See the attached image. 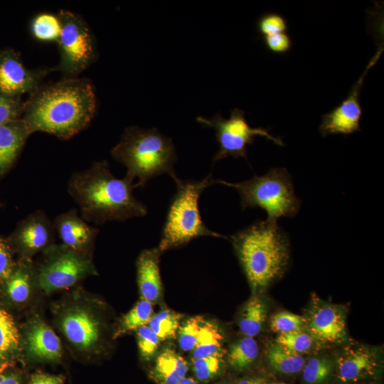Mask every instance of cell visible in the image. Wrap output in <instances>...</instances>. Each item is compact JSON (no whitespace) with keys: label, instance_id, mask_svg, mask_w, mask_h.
<instances>
[{"label":"cell","instance_id":"cell-1","mask_svg":"<svg viewBox=\"0 0 384 384\" xmlns=\"http://www.w3.org/2000/svg\"><path fill=\"white\" fill-rule=\"evenodd\" d=\"M21 119L30 132L68 139L85 129L96 111V95L86 78H65L41 85L24 102Z\"/></svg>","mask_w":384,"mask_h":384},{"label":"cell","instance_id":"cell-2","mask_svg":"<svg viewBox=\"0 0 384 384\" xmlns=\"http://www.w3.org/2000/svg\"><path fill=\"white\" fill-rule=\"evenodd\" d=\"M135 188L127 177H114L106 160L74 172L68 183V191L78 205L80 216L96 225L146 215V206L133 194Z\"/></svg>","mask_w":384,"mask_h":384},{"label":"cell","instance_id":"cell-3","mask_svg":"<svg viewBox=\"0 0 384 384\" xmlns=\"http://www.w3.org/2000/svg\"><path fill=\"white\" fill-rule=\"evenodd\" d=\"M230 238L253 292L263 291L284 272L289 240L277 223L258 220Z\"/></svg>","mask_w":384,"mask_h":384},{"label":"cell","instance_id":"cell-4","mask_svg":"<svg viewBox=\"0 0 384 384\" xmlns=\"http://www.w3.org/2000/svg\"><path fill=\"white\" fill-rule=\"evenodd\" d=\"M111 154L127 168L126 177L137 179L136 187H143L151 178L164 174L172 178L176 176L174 144L155 128L127 127Z\"/></svg>","mask_w":384,"mask_h":384},{"label":"cell","instance_id":"cell-5","mask_svg":"<svg viewBox=\"0 0 384 384\" xmlns=\"http://www.w3.org/2000/svg\"><path fill=\"white\" fill-rule=\"evenodd\" d=\"M176 192L171 201L161 238L158 247L159 251L186 245L203 236L222 237L209 229L202 220L198 208V200L203 191L215 183L209 174L201 181H182L177 176L173 178Z\"/></svg>","mask_w":384,"mask_h":384},{"label":"cell","instance_id":"cell-6","mask_svg":"<svg viewBox=\"0 0 384 384\" xmlns=\"http://www.w3.org/2000/svg\"><path fill=\"white\" fill-rule=\"evenodd\" d=\"M215 183L237 190L243 210L260 208L267 213V220L277 223L282 217L295 216L300 200L295 195L291 176L284 168L271 169L262 176H254L239 183L215 179Z\"/></svg>","mask_w":384,"mask_h":384},{"label":"cell","instance_id":"cell-7","mask_svg":"<svg viewBox=\"0 0 384 384\" xmlns=\"http://www.w3.org/2000/svg\"><path fill=\"white\" fill-rule=\"evenodd\" d=\"M61 24L57 40L60 60L54 70L68 78L84 71L96 59L94 36L86 21L78 14L60 10L57 14Z\"/></svg>","mask_w":384,"mask_h":384},{"label":"cell","instance_id":"cell-8","mask_svg":"<svg viewBox=\"0 0 384 384\" xmlns=\"http://www.w3.org/2000/svg\"><path fill=\"white\" fill-rule=\"evenodd\" d=\"M197 121L215 131L219 149L213 158V161L232 156L247 158V146L252 144L257 136L265 137L278 146H284L282 139L272 136L268 129L262 127H252L247 123L242 110L235 108L228 119L220 114L212 119L198 117Z\"/></svg>","mask_w":384,"mask_h":384},{"label":"cell","instance_id":"cell-9","mask_svg":"<svg viewBox=\"0 0 384 384\" xmlns=\"http://www.w3.org/2000/svg\"><path fill=\"white\" fill-rule=\"evenodd\" d=\"M44 251L46 257L37 271V279L39 286L48 294L70 287L96 272L90 257L63 244L52 245Z\"/></svg>","mask_w":384,"mask_h":384},{"label":"cell","instance_id":"cell-10","mask_svg":"<svg viewBox=\"0 0 384 384\" xmlns=\"http://www.w3.org/2000/svg\"><path fill=\"white\" fill-rule=\"evenodd\" d=\"M383 48H380L370 59L363 74L351 87L347 97L337 107L322 115L319 132L322 137L330 134H351L361 130L362 108L360 95L368 71L378 60Z\"/></svg>","mask_w":384,"mask_h":384},{"label":"cell","instance_id":"cell-11","mask_svg":"<svg viewBox=\"0 0 384 384\" xmlns=\"http://www.w3.org/2000/svg\"><path fill=\"white\" fill-rule=\"evenodd\" d=\"M55 230L53 222L43 210H36L17 224L7 240L13 250L29 257L53 245Z\"/></svg>","mask_w":384,"mask_h":384},{"label":"cell","instance_id":"cell-12","mask_svg":"<svg viewBox=\"0 0 384 384\" xmlns=\"http://www.w3.org/2000/svg\"><path fill=\"white\" fill-rule=\"evenodd\" d=\"M50 68H27L21 55L11 48L0 50V93L18 96L31 93L41 85Z\"/></svg>","mask_w":384,"mask_h":384},{"label":"cell","instance_id":"cell-13","mask_svg":"<svg viewBox=\"0 0 384 384\" xmlns=\"http://www.w3.org/2000/svg\"><path fill=\"white\" fill-rule=\"evenodd\" d=\"M60 327L67 339L82 351H93L100 342V323L86 308L68 309L61 316Z\"/></svg>","mask_w":384,"mask_h":384},{"label":"cell","instance_id":"cell-14","mask_svg":"<svg viewBox=\"0 0 384 384\" xmlns=\"http://www.w3.org/2000/svg\"><path fill=\"white\" fill-rule=\"evenodd\" d=\"M63 245L80 254L90 257L100 230L90 225L75 208L57 215L53 222Z\"/></svg>","mask_w":384,"mask_h":384},{"label":"cell","instance_id":"cell-15","mask_svg":"<svg viewBox=\"0 0 384 384\" xmlns=\"http://www.w3.org/2000/svg\"><path fill=\"white\" fill-rule=\"evenodd\" d=\"M346 316L336 306L322 304L312 309L307 321L310 335L323 343H338L346 336Z\"/></svg>","mask_w":384,"mask_h":384},{"label":"cell","instance_id":"cell-16","mask_svg":"<svg viewBox=\"0 0 384 384\" xmlns=\"http://www.w3.org/2000/svg\"><path fill=\"white\" fill-rule=\"evenodd\" d=\"M336 368L341 382H356L375 374L378 356L375 351L364 346H348L338 357Z\"/></svg>","mask_w":384,"mask_h":384},{"label":"cell","instance_id":"cell-17","mask_svg":"<svg viewBox=\"0 0 384 384\" xmlns=\"http://www.w3.org/2000/svg\"><path fill=\"white\" fill-rule=\"evenodd\" d=\"M26 346L31 358L41 361L58 362L62 357L60 341L44 321L35 320L26 334Z\"/></svg>","mask_w":384,"mask_h":384},{"label":"cell","instance_id":"cell-18","mask_svg":"<svg viewBox=\"0 0 384 384\" xmlns=\"http://www.w3.org/2000/svg\"><path fill=\"white\" fill-rule=\"evenodd\" d=\"M160 252L158 248L144 250L137 261V283L142 299L152 304L159 299L162 290Z\"/></svg>","mask_w":384,"mask_h":384},{"label":"cell","instance_id":"cell-19","mask_svg":"<svg viewBox=\"0 0 384 384\" xmlns=\"http://www.w3.org/2000/svg\"><path fill=\"white\" fill-rule=\"evenodd\" d=\"M30 135L21 119L0 127V179L12 169Z\"/></svg>","mask_w":384,"mask_h":384},{"label":"cell","instance_id":"cell-20","mask_svg":"<svg viewBox=\"0 0 384 384\" xmlns=\"http://www.w3.org/2000/svg\"><path fill=\"white\" fill-rule=\"evenodd\" d=\"M188 370V363L183 356L166 348L158 355L149 375L159 384H177L186 377Z\"/></svg>","mask_w":384,"mask_h":384},{"label":"cell","instance_id":"cell-21","mask_svg":"<svg viewBox=\"0 0 384 384\" xmlns=\"http://www.w3.org/2000/svg\"><path fill=\"white\" fill-rule=\"evenodd\" d=\"M37 273L29 259L21 258L15 262L11 273L2 283L9 298L15 303H23L29 297Z\"/></svg>","mask_w":384,"mask_h":384},{"label":"cell","instance_id":"cell-22","mask_svg":"<svg viewBox=\"0 0 384 384\" xmlns=\"http://www.w3.org/2000/svg\"><path fill=\"white\" fill-rule=\"evenodd\" d=\"M267 316V306L258 296L252 297L245 305L239 320L240 331L254 338L261 331Z\"/></svg>","mask_w":384,"mask_h":384},{"label":"cell","instance_id":"cell-23","mask_svg":"<svg viewBox=\"0 0 384 384\" xmlns=\"http://www.w3.org/2000/svg\"><path fill=\"white\" fill-rule=\"evenodd\" d=\"M266 356L272 369L286 375L302 371L306 362L302 355L293 353L276 342L269 346Z\"/></svg>","mask_w":384,"mask_h":384},{"label":"cell","instance_id":"cell-24","mask_svg":"<svg viewBox=\"0 0 384 384\" xmlns=\"http://www.w3.org/2000/svg\"><path fill=\"white\" fill-rule=\"evenodd\" d=\"M223 336L218 326L209 321H203L198 341L193 352V358L212 355H223Z\"/></svg>","mask_w":384,"mask_h":384},{"label":"cell","instance_id":"cell-25","mask_svg":"<svg viewBox=\"0 0 384 384\" xmlns=\"http://www.w3.org/2000/svg\"><path fill=\"white\" fill-rule=\"evenodd\" d=\"M258 353V345L254 338L244 336L230 346L228 363L236 370H243L254 363Z\"/></svg>","mask_w":384,"mask_h":384},{"label":"cell","instance_id":"cell-26","mask_svg":"<svg viewBox=\"0 0 384 384\" xmlns=\"http://www.w3.org/2000/svg\"><path fill=\"white\" fill-rule=\"evenodd\" d=\"M19 343V334L13 317L0 306V361L13 355Z\"/></svg>","mask_w":384,"mask_h":384},{"label":"cell","instance_id":"cell-27","mask_svg":"<svg viewBox=\"0 0 384 384\" xmlns=\"http://www.w3.org/2000/svg\"><path fill=\"white\" fill-rule=\"evenodd\" d=\"M153 313V304L142 299L122 317L114 338L147 325Z\"/></svg>","mask_w":384,"mask_h":384},{"label":"cell","instance_id":"cell-28","mask_svg":"<svg viewBox=\"0 0 384 384\" xmlns=\"http://www.w3.org/2000/svg\"><path fill=\"white\" fill-rule=\"evenodd\" d=\"M61 30V24L58 15L50 13L38 14L30 23L32 36L41 42L57 41Z\"/></svg>","mask_w":384,"mask_h":384},{"label":"cell","instance_id":"cell-29","mask_svg":"<svg viewBox=\"0 0 384 384\" xmlns=\"http://www.w3.org/2000/svg\"><path fill=\"white\" fill-rule=\"evenodd\" d=\"M182 315L169 309H163L154 314L148 326L161 341L174 338L180 327Z\"/></svg>","mask_w":384,"mask_h":384},{"label":"cell","instance_id":"cell-30","mask_svg":"<svg viewBox=\"0 0 384 384\" xmlns=\"http://www.w3.org/2000/svg\"><path fill=\"white\" fill-rule=\"evenodd\" d=\"M333 363L324 356L313 357L305 362L302 378L306 384H324L333 373Z\"/></svg>","mask_w":384,"mask_h":384},{"label":"cell","instance_id":"cell-31","mask_svg":"<svg viewBox=\"0 0 384 384\" xmlns=\"http://www.w3.org/2000/svg\"><path fill=\"white\" fill-rule=\"evenodd\" d=\"M314 341L309 334L300 330L289 334H279L275 342L293 353L302 355L312 348Z\"/></svg>","mask_w":384,"mask_h":384},{"label":"cell","instance_id":"cell-32","mask_svg":"<svg viewBox=\"0 0 384 384\" xmlns=\"http://www.w3.org/2000/svg\"><path fill=\"white\" fill-rule=\"evenodd\" d=\"M204 319L201 316L188 319L178 329V344L183 351H193L196 345L201 324Z\"/></svg>","mask_w":384,"mask_h":384},{"label":"cell","instance_id":"cell-33","mask_svg":"<svg viewBox=\"0 0 384 384\" xmlns=\"http://www.w3.org/2000/svg\"><path fill=\"white\" fill-rule=\"evenodd\" d=\"M222 354L192 358L193 370L196 377L203 381L216 376L222 367Z\"/></svg>","mask_w":384,"mask_h":384},{"label":"cell","instance_id":"cell-34","mask_svg":"<svg viewBox=\"0 0 384 384\" xmlns=\"http://www.w3.org/2000/svg\"><path fill=\"white\" fill-rule=\"evenodd\" d=\"M23 105L21 97L0 93V127L21 119Z\"/></svg>","mask_w":384,"mask_h":384},{"label":"cell","instance_id":"cell-35","mask_svg":"<svg viewBox=\"0 0 384 384\" xmlns=\"http://www.w3.org/2000/svg\"><path fill=\"white\" fill-rule=\"evenodd\" d=\"M304 323V319L299 315L288 311H280L272 316L270 327L279 334H285L300 331Z\"/></svg>","mask_w":384,"mask_h":384},{"label":"cell","instance_id":"cell-36","mask_svg":"<svg viewBox=\"0 0 384 384\" xmlns=\"http://www.w3.org/2000/svg\"><path fill=\"white\" fill-rule=\"evenodd\" d=\"M139 353L145 361H150L156 355L160 345V339L148 325L136 330Z\"/></svg>","mask_w":384,"mask_h":384},{"label":"cell","instance_id":"cell-37","mask_svg":"<svg viewBox=\"0 0 384 384\" xmlns=\"http://www.w3.org/2000/svg\"><path fill=\"white\" fill-rule=\"evenodd\" d=\"M257 31L262 36L285 33L288 28L286 19L277 13H266L257 21Z\"/></svg>","mask_w":384,"mask_h":384},{"label":"cell","instance_id":"cell-38","mask_svg":"<svg viewBox=\"0 0 384 384\" xmlns=\"http://www.w3.org/2000/svg\"><path fill=\"white\" fill-rule=\"evenodd\" d=\"M263 39L267 49L274 54H285L292 46V38L286 32L265 36Z\"/></svg>","mask_w":384,"mask_h":384},{"label":"cell","instance_id":"cell-39","mask_svg":"<svg viewBox=\"0 0 384 384\" xmlns=\"http://www.w3.org/2000/svg\"><path fill=\"white\" fill-rule=\"evenodd\" d=\"M13 250L7 238L0 235V282L6 280L14 268Z\"/></svg>","mask_w":384,"mask_h":384},{"label":"cell","instance_id":"cell-40","mask_svg":"<svg viewBox=\"0 0 384 384\" xmlns=\"http://www.w3.org/2000/svg\"><path fill=\"white\" fill-rule=\"evenodd\" d=\"M65 380L62 375L36 371L30 375L26 384H64Z\"/></svg>","mask_w":384,"mask_h":384},{"label":"cell","instance_id":"cell-41","mask_svg":"<svg viewBox=\"0 0 384 384\" xmlns=\"http://www.w3.org/2000/svg\"><path fill=\"white\" fill-rule=\"evenodd\" d=\"M0 384H23L21 374L7 363L0 365Z\"/></svg>","mask_w":384,"mask_h":384},{"label":"cell","instance_id":"cell-42","mask_svg":"<svg viewBox=\"0 0 384 384\" xmlns=\"http://www.w3.org/2000/svg\"><path fill=\"white\" fill-rule=\"evenodd\" d=\"M238 384H267V383L262 378L250 377L241 379Z\"/></svg>","mask_w":384,"mask_h":384},{"label":"cell","instance_id":"cell-43","mask_svg":"<svg viewBox=\"0 0 384 384\" xmlns=\"http://www.w3.org/2000/svg\"><path fill=\"white\" fill-rule=\"evenodd\" d=\"M177 384H199V383L193 378L184 377Z\"/></svg>","mask_w":384,"mask_h":384},{"label":"cell","instance_id":"cell-44","mask_svg":"<svg viewBox=\"0 0 384 384\" xmlns=\"http://www.w3.org/2000/svg\"><path fill=\"white\" fill-rule=\"evenodd\" d=\"M272 384H286V383H274Z\"/></svg>","mask_w":384,"mask_h":384},{"label":"cell","instance_id":"cell-45","mask_svg":"<svg viewBox=\"0 0 384 384\" xmlns=\"http://www.w3.org/2000/svg\"><path fill=\"white\" fill-rule=\"evenodd\" d=\"M221 384H231V383H221Z\"/></svg>","mask_w":384,"mask_h":384},{"label":"cell","instance_id":"cell-46","mask_svg":"<svg viewBox=\"0 0 384 384\" xmlns=\"http://www.w3.org/2000/svg\"><path fill=\"white\" fill-rule=\"evenodd\" d=\"M365 384H373V383H365Z\"/></svg>","mask_w":384,"mask_h":384},{"label":"cell","instance_id":"cell-47","mask_svg":"<svg viewBox=\"0 0 384 384\" xmlns=\"http://www.w3.org/2000/svg\"><path fill=\"white\" fill-rule=\"evenodd\" d=\"M1 206V204L0 203V206Z\"/></svg>","mask_w":384,"mask_h":384}]
</instances>
